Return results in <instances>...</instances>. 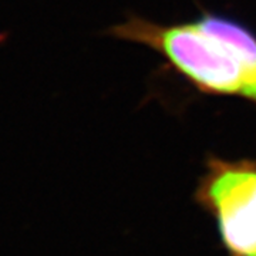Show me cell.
Returning <instances> with one entry per match:
<instances>
[{
	"label": "cell",
	"mask_w": 256,
	"mask_h": 256,
	"mask_svg": "<svg viewBox=\"0 0 256 256\" xmlns=\"http://www.w3.org/2000/svg\"><path fill=\"white\" fill-rule=\"evenodd\" d=\"M112 34L154 48L202 92L250 97L246 74L238 58L225 43L195 22L162 26L132 18L112 28Z\"/></svg>",
	"instance_id": "6da1fadb"
},
{
	"label": "cell",
	"mask_w": 256,
	"mask_h": 256,
	"mask_svg": "<svg viewBox=\"0 0 256 256\" xmlns=\"http://www.w3.org/2000/svg\"><path fill=\"white\" fill-rule=\"evenodd\" d=\"M196 200L215 216L230 256L256 255V164L212 160Z\"/></svg>",
	"instance_id": "7a4b0ae2"
},
{
	"label": "cell",
	"mask_w": 256,
	"mask_h": 256,
	"mask_svg": "<svg viewBox=\"0 0 256 256\" xmlns=\"http://www.w3.org/2000/svg\"><path fill=\"white\" fill-rule=\"evenodd\" d=\"M195 23L216 37L222 43H225L228 48L238 58L239 64L242 66L246 74L250 97L249 100L256 102V36L252 34L246 28L239 24L230 18L204 13Z\"/></svg>",
	"instance_id": "3957f363"
},
{
	"label": "cell",
	"mask_w": 256,
	"mask_h": 256,
	"mask_svg": "<svg viewBox=\"0 0 256 256\" xmlns=\"http://www.w3.org/2000/svg\"><path fill=\"white\" fill-rule=\"evenodd\" d=\"M255 256H256V255H255Z\"/></svg>",
	"instance_id": "277c9868"
}]
</instances>
